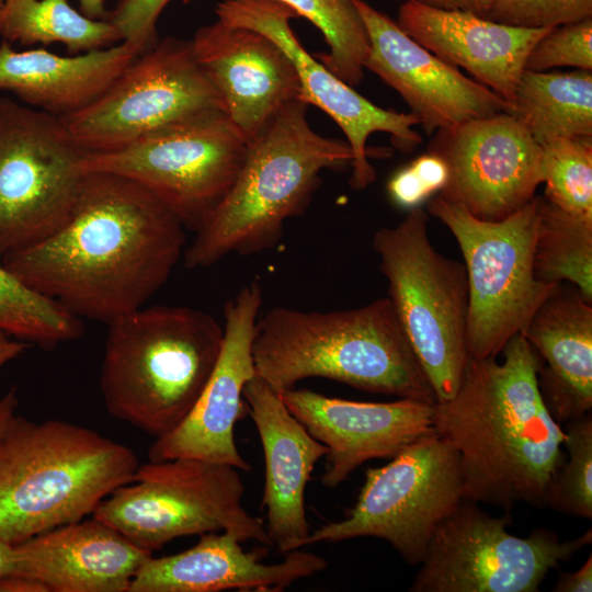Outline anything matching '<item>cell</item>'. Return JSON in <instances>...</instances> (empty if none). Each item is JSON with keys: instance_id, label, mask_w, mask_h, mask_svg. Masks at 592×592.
<instances>
[{"instance_id": "cell-43", "label": "cell", "mask_w": 592, "mask_h": 592, "mask_svg": "<svg viewBox=\"0 0 592 592\" xmlns=\"http://www.w3.org/2000/svg\"><path fill=\"white\" fill-rule=\"evenodd\" d=\"M15 569V545L0 538V578L10 573H14Z\"/></svg>"}, {"instance_id": "cell-8", "label": "cell", "mask_w": 592, "mask_h": 592, "mask_svg": "<svg viewBox=\"0 0 592 592\" xmlns=\"http://www.w3.org/2000/svg\"><path fill=\"white\" fill-rule=\"evenodd\" d=\"M243 493L235 467L194 458L150 460L92 516L151 554L175 538L209 532L271 546L263 521L243 508Z\"/></svg>"}, {"instance_id": "cell-42", "label": "cell", "mask_w": 592, "mask_h": 592, "mask_svg": "<svg viewBox=\"0 0 592 592\" xmlns=\"http://www.w3.org/2000/svg\"><path fill=\"white\" fill-rule=\"evenodd\" d=\"M0 592H49V590L33 577L10 573L0 578Z\"/></svg>"}, {"instance_id": "cell-35", "label": "cell", "mask_w": 592, "mask_h": 592, "mask_svg": "<svg viewBox=\"0 0 592 592\" xmlns=\"http://www.w3.org/2000/svg\"><path fill=\"white\" fill-rule=\"evenodd\" d=\"M485 19L525 29H554L592 18V0H493Z\"/></svg>"}, {"instance_id": "cell-16", "label": "cell", "mask_w": 592, "mask_h": 592, "mask_svg": "<svg viewBox=\"0 0 592 592\" xmlns=\"http://www.w3.org/2000/svg\"><path fill=\"white\" fill-rule=\"evenodd\" d=\"M217 20L230 26L259 32L275 42L293 62L300 84V99L326 112L342 129L352 149L350 185L357 191L376 180L369 163L367 140L373 133L391 136L401 151L413 150L421 141L412 113L385 110L358 94L351 86L312 57L294 34L291 20L298 14L277 0H225L216 7Z\"/></svg>"}, {"instance_id": "cell-26", "label": "cell", "mask_w": 592, "mask_h": 592, "mask_svg": "<svg viewBox=\"0 0 592 592\" xmlns=\"http://www.w3.org/2000/svg\"><path fill=\"white\" fill-rule=\"evenodd\" d=\"M140 53L126 42L60 56L43 48L16 52L0 44V90L56 116L72 114L98 99Z\"/></svg>"}, {"instance_id": "cell-15", "label": "cell", "mask_w": 592, "mask_h": 592, "mask_svg": "<svg viewBox=\"0 0 592 592\" xmlns=\"http://www.w3.org/2000/svg\"><path fill=\"white\" fill-rule=\"evenodd\" d=\"M428 151L448 170L437 194L481 220L514 214L544 182L542 146L509 113L437 129Z\"/></svg>"}, {"instance_id": "cell-11", "label": "cell", "mask_w": 592, "mask_h": 592, "mask_svg": "<svg viewBox=\"0 0 592 592\" xmlns=\"http://www.w3.org/2000/svg\"><path fill=\"white\" fill-rule=\"evenodd\" d=\"M464 499L459 456L436 432L378 468H368L344 519L320 525L307 545L356 537L388 542L409 565H420L439 525Z\"/></svg>"}, {"instance_id": "cell-6", "label": "cell", "mask_w": 592, "mask_h": 592, "mask_svg": "<svg viewBox=\"0 0 592 592\" xmlns=\"http://www.w3.org/2000/svg\"><path fill=\"white\" fill-rule=\"evenodd\" d=\"M107 325L100 373L106 411L155 439L172 432L215 368L224 327L201 309L164 305Z\"/></svg>"}, {"instance_id": "cell-28", "label": "cell", "mask_w": 592, "mask_h": 592, "mask_svg": "<svg viewBox=\"0 0 592 592\" xmlns=\"http://www.w3.org/2000/svg\"><path fill=\"white\" fill-rule=\"evenodd\" d=\"M0 36L23 46L60 43L75 55L122 42L110 21L90 19L68 0H3Z\"/></svg>"}, {"instance_id": "cell-32", "label": "cell", "mask_w": 592, "mask_h": 592, "mask_svg": "<svg viewBox=\"0 0 592 592\" xmlns=\"http://www.w3.org/2000/svg\"><path fill=\"white\" fill-rule=\"evenodd\" d=\"M540 146L543 196L565 212L592 219V137L556 138Z\"/></svg>"}, {"instance_id": "cell-40", "label": "cell", "mask_w": 592, "mask_h": 592, "mask_svg": "<svg viewBox=\"0 0 592 592\" xmlns=\"http://www.w3.org/2000/svg\"><path fill=\"white\" fill-rule=\"evenodd\" d=\"M554 592H591L592 591V555L574 572L560 573Z\"/></svg>"}, {"instance_id": "cell-39", "label": "cell", "mask_w": 592, "mask_h": 592, "mask_svg": "<svg viewBox=\"0 0 592 592\" xmlns=\"http://www.w3.org/2000/svg\"><path fill=\"white\" fill-rule=\"evenodd\" d=\"M428 192L439 193L447 182L448 170L444 160L435 153H426L415 158L410 164Z\"/></svg>"}, {"instance_id": "cell-21", "label": "cell", "mask_w": 592, "mask_h": 592, "mask_svg": "<svg viewBox=\"0 0 592 592\" xmlns=\"http://www.w3.org/2000/svg\"><path fill=\"white\" fill-rule=\"evenodd\" d=\"M243 399L262 443L265 483L261 506L271 545L282 554L307 546L310 525L305 491L317 462L328 453L285 406L280 392L254 375Z\"/></svg>"}, {"instance_id": "cell-10", "label": "cell", "mask_w": 592, "mask_h": 592, "mask_svg": "<svg viewBox=\"0 0 592 592\" xmlns=\"http://www.w3.org/2000/svg\"><path fill=\"white\" fill-rule=\"evenodd\" d=\"M247 147L226 112L212 111L155 129L115 150L84 152L81 170L139 183L195 231L230 189Z\"/></svg>"}, {"instance_id": "cell-41", "label": "cell", "mask_w": 592, "mask_h": 592, "mask_svg": "<svg viewBox=\"0 0 592 592\" xmlns=\"http://www.w3.org/2000/svg\"><path fill=\"white\" fill-rule=\"evenodd\" d=\"M428 7L448 10L464 11L485 16L493 0H414Z\"/></svg>"}, {"instance_id": "cell-36", "label": "cell", "mask_w": 592, "mask_h": 592, "mask_svg": "<svg viewBox=\"0 0 592 592\" xmlns=\"http://www.w3.org/2000/svg\"><path fill=\"white\" fill-rule=\"evenodd\" d=\"M169 2L170 0H118L106 20L117 29L122 42L128 43L143 54L159 41L157 22Z\"/></svg>"}, {"instance_id": "cell-18", "label": "cell", "mask_w": 592, "mask_h": 592, "mask_svg": "<svg viewBox=\"0 0 592 592\" xmlns=\"http://www.w3.org/2000/svg\"><path fill=\"white\" fill-rule=\"evenodd\" d=\"M354 3L369 38L364 68L401 95L428 134L509 112L500 95L425 49L389 16L363 0Z\"/></svg>"}, {"instance_id": "cell-5", "label": "cell", "mask_w": 592, "mask_h": 592, "mask_svg": "<svg viewBox=\"0 0 592 592\" xmlns=\"http://www.w3.org/2000/svg\"><path fill=\"white\" fill-rule=\"evenodd\" d=\"M138 466L128 446L90 428L16 415L0 440V538L16 545L92 515Z\"/></svg>"}, {"instance_id": "cell-20", "label": "cell", "mask_w": 592, "mask_h": 592, "mask_svg": "<svg viewBox=\"0 0 592 592\" xmlns=\"http://www.w3.org/2000/svg\"><path fill=\"white\" fill-rule=\"evenodd\" d=\"M194 55L219 92L225 112L251 141L300 96L296 69L267 36L216 21L191 39Z\"/></svg>"}, {"instance_id": "cell-2", "label": "cell", "mask_w": 592, "mask_h": 592, "mask_svg": "<svg viewBox=\"0 0 592 592\" xmlns=\"http://www.w3.org/2000/svg\"><path fill=\"white\" fill-rule=\"evenodd\" d=\"M503 361L468 357L455 395L434 403V429L457 451L465 499L510 512L544 505L547 487L566 460L565 431L538 387L540 360L521 334Z\"/></svg>"}, {"instance_id": "cell-29", "label": "cell", "mask_w": 592, "mask_h": 592, "mask_svg": "<svg viewBox=\"0 0 592 592\" xmlns=\"http://www.w3.org/2000/svg\"><path fill=\"white\" fill-rule=\"evenodd\" d=\"M533 267L538 281L570 283L592 301V219L537 196Z\"/></svg>"}, {"instance_id": "cell-12", "label": "cell", "mask_w": 592, "mask_h": 592, "mask_svg": "<svg viewBox=\"0 0 592 592\" xmlns=\"http://www.w3.org/2000/svg\"><path fill=\"white\" fill-rule=\"evenodd\" d=\"M510 512L492 516L463 499L433 534L412 592H536L547 573L591 544L589 528L560 540L547 527L527 537L506 531Z\"/></svg>"}, {"instance_id": "cell-27", "label": "cell", "mask_w": 592, "mask_h": 592, "mask_svg": "<svg viewBox=\"0 0 592 592\" xmlns=\"http://www.w3.org/2000/svg\"><path fill=\"white\" fill-rule=\"evenodd\" d=\"M509 114L539 144L592 137V72L524 70Z\"/></svg>"}, {"instance_id": "cell-17", "label": "cell", "mask_w": 592, "mask_h": 592, "mask_svg": "<svg viewBox=\"0 0 592 592\" xmlns=\"http://www.w3.org/2000/svg\"><path fill=\"white\" fill-rule=\"evenodd\" d=\"M263 296L258 281L244 285L224 307V342L215 368L185 419L151 444L149 460L194 458L251 470L235 442L242 418L243 388L255 375L252 340Z\"/></svg>"}, {"instance_id": "cell-7", "label": "cell", "mask_w": 592, "mask_h": 592, "mask_svg": "<svg viewBox=\"0 0 592 592\" xmlns=\"http://www.w3.org/2000/svg\"><path fill=\"white\" fill-rule=\"evenodd\" d=\"M429 214L413 207L372 246L388 281V298L436 401L451 399L468 361V278L465 264L440 253L428 235Z\"/></svg>"}, {"instance_id": "cell-13", "label": "cell", "mask_w": 592, "mask_h": 592, "mask_svg": "<svg viewBox=\"0 0 592 592\" xmlns=\"http://www.w3.org/2000/svg\"><path fill=\"white\" fill-rule=\"evenodd\" d=\"M83 155L59 116L0 96V259L66 223Z\"/></svg>"}, {"instance_id": "cell-46", "label": "cell", "mask_w": 592, "mask_h": 592, "mask_svg": "<svg viewBox=\"0 0 592 592\" xmlns=\"http://www.w3.org/2000/svg\"><path fill=\"white\" fill-rule=\"evenodd\" d=\"M405 1H407V0H405Z\"/></svg>"}, {"instance_id": "cell-34", "label": "cell", "mask_w": 592, "mask_h": 592, "mask_svg": "<svg viewBox=\"0 0 592 592\" xmlns=\"http://www.w3.org/2000/svg\"><path fill=\"white\" fill-rule=\"evenodd\" d=\"M557 67L592 70V18L549 30L532 48L525 70L547 71Z\"/></svg>"}, {"instance_id": "cell-19", "label": "cell", "mask_w": 592, "mask_h": 592, "mask_svg": "<svg viewBox=\"0 0 592 592\" xmlns=\"http://www.w3.org/2000/svg\"><path fill=\"white\" fill-rule=\"evenodd\" d=\"M280 394L292 414L327 446L320 478L327 488L338 487L365 462L392 458L435 433L434 403L408 398L353 401L295 387Z\"/></svg>"}, {"instance_id": "cell-23", "label": "cell", "mask_w": 592, "mask_h": 592, "mask_svg": "<svg viewBox=\"0 0 592 592\" xmlns=\"http://www.w3.org/2000/svg\"><path fill=\"white\" fill-rule=\"evenodd\" d=\"M397 24L425 49L512 102L535 44L551 29H525L407 0Z\"/></svg>"}, {"instance_id": "cell-22", "label": "cell", "mask_w": 592, "mask_h": 592, "mask_svg": "<svg viewBox=\"0 0 592 592\" xmlns=\"http://www.w3.org/2000/svg\"><path fill=\"white\" fill-rule=\"evenodd\" d=\"M241 543L230 533L209 532L186 550L150 556L137 570L128 592H277L328 566L323 557L300 548L285 554L281 562L264 563V545L247 551Z\"/></svg>"}, {"instance_id": "cell-38", "label": "cell", "mask_w": 592, "mask_h": 592, "mask_svg": "<svg viewBox=\"0 0 592 592\" xmlns=\"http://www.w3.org/2000/svg\"><path fill=\"white\" fill-rule=\"evenodd\" d=\"M391 201L403 208H413L431 196L419 177L407 166L396 172L387 183Z\"/></svg>"}, {"instance_id": "cell-33", "label": "cell", "mask_w": 592, "mask_h": 592, "mask_svg": "<svg viewBox=\"0 0 592 592\" xmlns=\"http://www.w3.org/2000/svg\"><path fill=\"white\" fill-rule=\"evenodd\" d=\"M566 460L550 480L544 505L577 517H592V414L565 423Z\"/></svg>"}, {"instance_id": "cell-24", "label": "cell", "mask_w": 592, "mask_h": 592, "mask_svg": "<svg viewBox=\"0 0 592 592\" xmlns=\"http://www.w3.org/2000/svg\"><path fill=\"white\" fill-rule=\"evenodd\" d=\"M15 553L14 573L42 581L49 592H128L152 556L93 516L35 535Z\"/></svg>"}, {"instance_id": "cell-4", "label": "cell", "mask_w": 592, "mask_h": 592, "mask_svg": "<svg viewBox=\"0 0 592 592\" xmlns=\"http://www.w3.org/2000/svg\"><path fill=\"white\" fill-rule=\"evenodd\" d=\"M300 98L286 104L248 143L230 189L196 228L183 257L186 267H207L226 255L273 248L287 219L307 207L326 169L351 167L346 141L316 133Z\"/></svg>"}, {"instance_id": "cell-14", "label": "cell", "mask_w": 592, "mask_h": 592, "mask_svg": "<svg viewBox=\"0 0 592 592\" xmlns=\"http://www.w3.org/2000/svg\"><path fill=\"white\" fill-rule=\"evenodd\" d=\"M212 111L225 112L224 101L191 39L166 37L138 55L98 99L60 118L83 152H103Z\"/></svg>"}, {"instance_id": "cell-25", "label": "cell", "mask_w": 592, "mask_h": 592, "mask_svg": "<svg viewBox=\"0 0 592 592\" xmlns=\"http://www.w3.org/2000/svg\"><path fill=\"white\" fill-rule=\"evenodd\" d=\"M540 360L543 400L559 423L592 409V301L570 283H559L521 333Z\"/></svg>"}, {"instance_id": "cell-9", "label": "cell", "mask_w": 592, "mask_h": 592, "mask_svg": "<svg viewBox=\"0 0 592 592\" xmlns=\"http://www.w3.org/2000/svg\"><path fill=\"white\" fill-rule=\"evenodd\" d=\"M425 210L449 229L464 257L468 356L497 357L557 285L538 281L534 273L537 196L497 221L478 219L440 194L430 198Z\"/></svg>"}, {"instance_id": "cell-44", "label": "cell", "mask_w": 592, "mask_h": 592, "mask_svg": "<svg viewBox=\"0 0 592 592\" xmlns=\"http://www.w3.org/2000/svg\"><path fill=\"white\" fill-rule=\"evenodd\" d=\"M80 12L93 20H106L109 11L105 9L104 0H78Z\"/></svg>"}, {"instance_id": "cell-31", "label": "cell", "mask_w": 592, "mask_h": 592, "mask_svg": "<svg viewBox=\"0 0 592 592\" xmlns=\"http://www.w3.org/2000/svg\"><path fill=\"white\" fill-rule=\"evenodd\" d=\"M193 0H183L190 3ZM307 19L323 35L329 52L318 58L351 87L362 82L369 38L354 0H277Z\"/></svg>"}, {"instance_id": "cell-3", "label": "cell", "mask_w": 592, "mask_h": 592, "mask_svg": "<svg viewBox=\"0 0 592 592\" xmlns=\"http://www.w3.org/2000/svg\"><path fill=\"white\" fill-rule=\"evenodd\" d=\"M251 352L255 375L277 392L320 377L436 402L388 296L345 310L274 307L258 318Z\"/></svg>"}, {"instance_id": "cell-45", "label": "cell", "mask_w": 592, "mask_h": 592, "mask_svg": "<svg viewBox=\"0 0 592 592\" xmlns=\"http://www.w3.org/2000/svg\"><path fill=\"white\" fill-rule=\"evenodd\" d=\"M2 2H3V0H0V7H1Z\"/></svg>"}, {"instance_id": "cell-30", "label": "cell", "mask_w": 592, "mask_h": 592, "mask_svg": "<svg viewBox=\"0 0 592 592\" xmlns=\"http://www.w3.org/2000/svg\"><path fill=\"white\" fill-rule=\"evenodd\" d=\"M0 331L43 348L83 334L81 319L24 285L0 261Z\"/></svg>"}, {"instance_id": "cell-1", "label": "cell", "mask_w": 592, "mask_h": 592, "mask_svg": "<svg viewBox=\"0 0 592 592\" xmlns=\"http://www.w3.org/2000/svg\"><path fill=\"white\" fill-rule=\"evenodd\" d=\"M185 229L139 183L89 172L57 231L0 261L73 316L110 323L145 306L163 286L184 253Z\"/></svg>"}, {"instance_id": "cell-37", "label": "cell", "mask_w": 592, "mask_h": 592, "mask_svg": "<svg viewBox=\"0 0 592 592\" xmlns=\"http://www.w3.org/2000/svg\"><path fill=\"white\" fill-rule=\"evenodd\" d=\"M26 348V342L0 331V368L19 357ZM18 406L19 399L14 387L0 397V440L16 418Z\"/></svg>"}]
</instances>
